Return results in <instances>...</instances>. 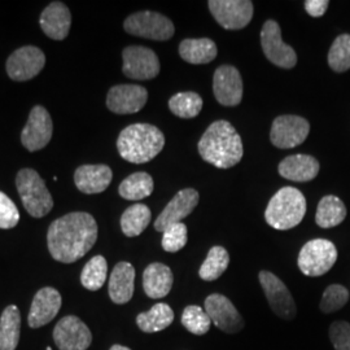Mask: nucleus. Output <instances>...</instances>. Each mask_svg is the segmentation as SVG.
<instances>
[{
	"label": "nucleus",
	"instance_id": "0eeeda50",
	"mask_svg": "<svg viewBox=\"0 0 350 350\" xmlns=\"http://www.w3.org/2000/svg\"><path fill=\"white\" fill-rule=\"evenodd\" d=\"M126 31L135 37L152 40H169L174 36L175 27L172 20L161 13L138 12L129 16L124 24Z\"/></svg>",
	"mask_w": 350,
	"mask_h": 350
},
{
	"label": "nucleus",
	"instance_id": "7c9ffc66",
	"mask_svg": "<svg viewBox=\"0 0 350 350\" xmlns=\"http://www.w3.org/2000/svg\"><path fill=\"white\" fill-rule=\"evenodd\" d=\"M153 179L148 173L139 172L129 175L120 185L118 192L125 200L139 201L150 196L153 192Z\"/></svg>",
	"mask_w": 350,
	"mask_h": 350
},
{
	"label": "nucleus",
	"instance_id": "473e14b6",
	"mask_svg": "<svg viewBox=\"0 0 350 350\" xmlns=\"http://www.w3.org/2000/svg\"><path fill=\"white\" fill-rule=\"evenodd\" d=\"M169 108L179 118H195L200 114L202 109V99L199 94L192 91L178 92L170 98Z\"/></svg>",
	"mask_w": 350,
	"mask_h": 350
},
{
	"label": "nucleus",
	"instance_id": "5701e85b",
	"mask_svg": "<svg viewBox=\"0 0 350 350\" xmlns=\"http://www.w3.org/2000/svg\"><path fill=\"white\" fill-rule=\"evenodd\" d=\"M135 269L131 263L118 262L109 276V297L117 305H124L133 299L135 289Z\"/></svg>",
	"mask_w": 350,
	"mask_h": 350
},
{
	"label": "nucleus",
	"instance_id": "a19ab883",
	"mask_svg": "<svg viewBox=\"0 0 350 350\" xmlns=\"http://www.w3.org/2000/svg\"><path fill=\"white\" fill-rule=\"evenodd\" d=\"M328 5H329V1H327V0H306L305 1V10L312 17L323 16Z\"/></svg>",
	"mask_w": 350,
	"mask_h": 350
},
{
	"label": "nucleus",
	"instance_id": "20e7f679",
	"mask_svg": "<svg viewBox=\"0 0 350 350\" xmlns=\"http://www.w3.org/2000/svg\"><path fill=\"white\" fill-rule=\"evenodd\" d=\"M306 213V199L300 189L280 188L269 202L265 219L275 230L286 231L300 225Z\"/></svg>",
	"mask_w": 350,
	"mask_h": 350
},
{
	"label": "nucleus",
	"instance_id": "9d476101",
	"mask_svg": "<svg viewBox=\"0 0 350 350\" xmlns=\"http://www.w3.org/2000/svg\"><path fill=\"white\" fill-rule=\"evenodd\" d=\"M208 5L215 21L226 30L244 29L253 17V3L250 0H211Z\"/></svg>",
	"mask_w": 350,
	"mask_h": 350
},
{
	"label": "nucleus",
	"instance_id": "f257e3e1",
	"mask_svg": "<svg viewBox=\"0 0 350 350\" xmlns=\"http://www.w3.org/2000/svg\"><path fill=\"white\" fill-rule=\"evenodd\" d=\"M98 240V224L88 213H69L51 224L47 234L49 250L53 260L77 262L85 257Z\"/></svg>",
	"mask_w": 350,
	"mask_h": 350
},
{
	"label": "nucleus",
	"instance_id": "39448f33",
	"mask_svg": "<svg viewBox=\"0 0 350 350\" xmlns=\"http://www.w3.org/2000/svg\"><path fill=\"white\" fill-rule=\"evenodd\" d=\"M16 186L26 212L34 218L47 215L53 208V200L44 180L33 169H23L16 176Z\"/></svg>",
	"mask_w": 350,
	"mask_h": 350
},
{
	"label": "nucleus",
	"instance_id": "1a4fd4ad",
	"mask_svg": "<svg viewBox=\"0 0 350 350\" xmlns=\"http://www.w3.org/2000/svg\"><path fill=\"white\" fill-rule=\"evenodd\" d=\"M310 133V124L299 116L276 117L270 130V140L280 150H289L301 146Z\"/></svg>",
	"mask_w": 350,
	"mask_h": 350
},
{
	"label": "nucleus",
	"instance_id": "f704fd0d",
	"mask_svg": "<svg viewBox=\"0 0 350 350\" xmlns=\"http://www.w3.org/2000/svg\"><path fill=\"white\" fill-rule=\"evenodd\" d=\"M328 65L336 73H344L350 69V36H338L328 52Z\"/></svg>",
	"mask_w": 350,
	"mask_h": 350
},
{
	"label": "nucleus",
	"instance_id": "2eb2a0df",
	"mask_svg": "<svg viewBox=\"0 0 350 350\" xmlns=\"http://www.w3.org/2000/svg\"><path fill=\"white\" fill-rule=\"evenodd\" d=\"M205 312L217 328L226 334H238L244 328V321L235 305L224 295L213 293L205 300Z\"/></svg>",
	"mask_w": 350,
	"mask_h": 350
},
{
	"label": "nucleus",
	"instance_id": "b1692460",
	"mask_svg": "<svg viewBox=\"0 0 350 350\" xmlns=\"http://www.w3.org/2000/svg\"><path fill=\"white\" fill-rule=\"evenodd\" d=\"M173 283V271L163 263H150L143 273V288L150 299L166 297L172 291Z\"/></svg>",
	"mask_w": 350,
	"mask_h": 350
},
{
	"label": "nucleus",
	"instance_id": "f8f14e48",
	"mask_svg": "<svg viewBox=\"0 0 350 350\" xmlns=\"http://www.w3.org/2000/svg\"><path fill=\"white\" fill-rule=\"evenodd\" d=\"M260 283L271 310L284 321H292L296 317V304L287 286L270 271H261Z\"/></svg>",
	"mask_w": 350,
	"mask_h": 350
},
{
	"label": "nucleus",
	"instance_id": "e433bc0d",
	"mask_svg": "<svg viewBox=\"0 0 350 350\" xmlns=\"http://www.w3.org/2000/svg\"><path fill=\"white\" fill-rule=\"evenodd\" d=\"M348 300H349L348 289L340 284H332L325 289L319 308L323 313H335L341 308H344Z\"/></svg>",
	"mask_w": 350,
	"mask_h": 350
},
{
	"label": "nucleus",
	"instance_id": "72a5a7b5",
	"mask_svg": "<svg viewBox=\"0 0 350 350\" xmlns=\"http://www.w3.org/2000/svg\"><path fill=\"white\" fill-rule=\"evenodd\" d=\"M108 275V263L103 256H95L88 261L81 274V283L88 291H99Z\"/></svg>",
	"mask_w": 350,
	"mask_h": 350
},
{
	"label": "nucleus",
	"instance_id": "aec40b11",
	"mask_svg": "<svg viewBox=\"0 0 350 350\" xmlns=\"http://www.w3.org/2000/svg\"><path fill=\"white\" fill-rule=\"evenodd\" d=\"M63 299L57 289L46 287L39 289L31 302L27 323L30 328H40L53 321L62 309Z\"/></svg>",
	"mask_w": 350,
	"mask_h": 350
},
{
	"label": "nucleus",
	"instance_id": "c9c22d12",
	"mask_svg": "<svg viewBox=\"0 0 350 350\" xmlns=\"http://www.w3.org/2000/svg\"><path fill=\"white\" fill-rule=\"evenodd\" d=\"M182 325L187 329L188 332L202 336L206 332H209L212 321L209 315L198 305H189L182 314Z\"/></svg>",
	"mask_w": 350,
	"mask_h": 350
},
{
	"label": "nucleus",
	"instance_id": "79ce46f5",
	"mask_svg": "<svg viewBox=\"0 0 350 350\" xmlns=\"http://www.w3.org/2000/svg\"><path fill=\"white\" fill-rule=\"evenodd\" d=\"M109 350H131L129 349V348H126V347H122V345H113L112 348Z\"/></svg>",
	"mask_w": 350,
	"mask_h": 350
},
{
	"label": "nucleus",
	"instance_id": "ddd939ff",
	"mask_svg": "<svg viewBox=\"0 0 350 350\" xmlns=\"http://www.w3.org/2000/svg\"><path fill=\"white\" fill-rule=\"evenodd\" d=\"M53 340L60 350H88L92 342V334L78 317H64L53 329Z\"/></svg>",
	"mask_w": 350,
	"mask_h": 350
},
{
	"label": "nucleus",
	"instance_id": "bb28decb",
	"mask_svg": "<svg viewBox=\"0 0 350 350\" xmlns=\"http://www.w3.org/2000/svg\"><path fill=\"white\" fill-rule=\"evenodd\" d=\"M20 334L21 314L16 305H10L0 317V350H16Z\"/></svg>",
	"mask_w": 350,
	"mask_h": 350
},
{
	"label": "nucleus",
	"instance_id": "a211bd4d",
	"mask_svg": "<svg viewBox=\"0 0 350 350\" xmlns=\"http://www.w3.org/2000/svg\"><path fill=\"white\" fill-rule=\"evenodd\" d=\"M200 200V195L193 188L180 189L170 202L165 206L163 213L157 217L154 222V228L163 232L167 227L179 224L191 213L195 211Z\"/></svg>",
	"mask_w": 350,
	"mask_h": 350
},
{
	"label": "nucleus",
	"instance_id": "58836bf2",
	"mask_svg": "<svg viewBox=\"0 0 350 350\" xmlns=\"http://www.w3.org/2000/svg\"><path fill=\"white\" fill-rule=\"evenodd\" d=\"M18 221L20 213L16 204L4 192L0 191V228H13L18 224Z\"/></svg>",
	"mask_w": 350,
	"mask_h": 350
},
{
	"label": "nucleus",
	"instance_id": "2f4dec72",
	"mask_svg": "<svg viewBox=\"0 0 350 350\" xmlns=\"http://www.w3.org/2000/svg\"><path fill=\"white\" fill-rule=\"evenodd\" d=\"M228 265H230L228 252L224 247L215 245L209 250L206 260L201 265L199 275L205 282L217 280L227 270Z\"/></svg>",
	"mask_w": 350,
	"mask_h": 350
},
{
	"label": "nucleus",
	"instance_id": "412c9836",
	"mask_svg": "<svg viewBox=\"0 0 350 350\" xmlns=\"http://www.w3.org/2000/svg\"><path fill=\"white\" fill-rule=\"evenodd\" d=\"M39 24L47 37L55 40H63L69 34L72 14L64 3L53 1L40 14Z\"/></svg>",
	"mask_w": 350,
	"mask_h": 350
},
{
	"label": "nucleus",
	"instance_id": "4be33fe9",
	"mask_svg": "<svg viewBox=\"0 0 350 350\" xmlns=\"http://www.w3.org/2000/svg\"><path fill=\"white\" fill-rule=\"evenodd\" d=\"M112 169L107 165H82L75 173L77 188L88 195L100 193L112 182Z\"/></svg>",
	"mask_w": 350,
	"mask_h": 350
},
{
	"label": "nucleus",
	"instance_id": "4c0bfd02",
	"mask_svg": "<svg viewBox=\"0 0 350 350\" xmlns=\"http://www.w3.org/2000/svg\"><path fill=\"white\" fill-rule=\"evenodd\" d=\"M187 226L182 222L167 227L163 231V241H161L163 250L169 253H176L183 250L187 244Z\"/></svg>",
	"mask_w": 350,
	"mask_h": 350
},
{
	"label": "nucleus",
	"instance_id": "f03ea898",
	"mask_svg": "<svg viewBox=\"0 0 350 350\" xmlns=\"http://www.w3.org/2000/svg\"><path fill=\"white\" fill-rule=\"evenodd\" d=\"M201 159L218 169H230L243 159V142L228 121H215L206 129L198 144Z\"/></svg>",
	"mask_w": 350,
	"mask_h": 350
},
{
	"label": "nucleus",
	"instance_id": "ea45409f",
	"mask_svg": "<svg viewBox=\"0 0 350 350\" xmlns=\"http://www.w3.org/2000/svg\"><path fill=\"white\" fill-rule=\"evenodd\" d=\"M329 338L335 350H350V325L338 321L329 327Z\"/></svg>",
	"mask_w": 350,
	"mask_h": 350
},
{
	"label": "nucleus",
	"instance_id": "4468645a",
	"mask_svg": "<svg viewBox=\"0 0 350 350\" xmlns=\"http://www.w3.org/2000/svg\"><path fill=\"white\" fill-rule=\"evenodd\" d=\"M46 64L43 51L34 46H25L14 51L7 60V73L17 82H25L42 72Z\"/></svg>",
	"mask_w": 350,
	"mask_h": 350
},
{
	"label": "nucleus",
	"instance_id": "cd10ccee",
	"mask_svg": "<svg viewBox=\"0 0 350 350\" xmlns=\"http://www.w3.org/2000/svg\"><path fill=\"white\" fill-rule=\"evenodd\" d=\"M174 312L167 304H156L146 313H140L137 317V325L143 332L154 334L160 332L173 323Z\"/></svg>",
	"mask_w": 350,
	"mask_h": 350
},
{
	"label": "nucleus",
	"instance_id": "a878e982",
	"mask_svg": "<svg viewBox=\"0 0 350 350\" xmlns=\"http://www.w3.org/2000/svg\"><path fill=\"white\" fill-rule=\"evenodd\" d=\"M217 46L209 38L185 39L179 44V55L188 64L202 65L212 63L217 57Z\"/></svg>",
	"mask_w": 350,
	"mask_h": 350
},
{
	"label": "nucleus",
	"instance_id": "c756f323",
	"mask_svg": "<svg viewBox=\"0 0 350 350\" xmlns=\"http://www.w3.org/2000/svg\"><path fill=\"white\" fill-rule=\"evenodd\" d=\"M152 213L144 204H134L126 209L121 217L122 232L129 238L139 237L150 225Z\"/></svg>",
	"mask_w": 350,
	"mask_h": 350
},
{
	"label": "nucleus",
	"instance_id": "6e6552de",
	"mask_svg": "<svg viewBox=\"0 0 350 350\" xmlns=\"http://www.w3.org/2000/svg\"><path fill=\"white\" fill-rule=\"evenodd\" d=\"M261 46L270 63L283 69H292L297 64L295 50L284 43L280 26L274 20H267L261 30Z\"/></svg>",
	"mask_w": 350,
	"mask_h": 350
},
{
	"label": "nucleus",
	"instance_id": "423d86ee",
	"mask_svg": "<svg viewBox=\"0 0 350 350\" xmlns=\"http://www.w3.org/2000/svg\"><path fill=\"white\" fill-rule=\"evenodd\" d=\"M336 260L338 250L332 241L314 239L301 248L297 263L304 275L322 276L334 267Z\"/></svg>",
	"mask_w": 350,
	"mask_h": 350
},
{
	"label": "nucleus",
	"instance_id": "dca6fc26",
	"mask_svg": "<svg viewBox=\"0 0 350 350\" xmlns=\"http://www.w3.org/2000/svg\"><path fill=\"white\" fill-rule=\"evenodd\" d=\"M52 133L53 125L50 113L46 108L36 105L29 114L27 124L21 133L23 146L30 152L42 150L50 143Z\"/></svg>",
	"mask_w": 350,
	"mask_h": 350
},
{
	"label": "nucleus",
	"instance_id": "f3484780",
	"mask_svg": "<svg viewBox=\"0 0 350 350\" xmlns=\"http://www.w3.org/2000/svg\"><path fill=\"white\" fill-rule=\"evenodd\" d=\"M213 92L217 101L225 107H237L241 103L243 79L235 66L222 65L214 72Z\"/></svg>",
	"mask_w": 350,
	"mask_h": 350
},
{
	"label": "nucleus",
	"instance_id": "6ab92c4d",
	"mask_svg": "<svg viewBox=\"0 0 350 350\" xmlns=\"http://www.w3.org/2000/svg\"><path fill=\"white\" fill-rule=\"evenodd\" d=\"M148 100L147 90L138 85H118L109 90L107 107L116 114H133L144 108Z\"/></svg>",
	"mask_w": 350,
	"mask_h": 350
},
{
	"label": "nucleus",
	"instance_id": "9b49d317",
	"mask_svg": "<svg viewBox=\"0 0 350 350\" xmlns=\"http://www.w3.org/2000/svg\"><path fill=\"white\" fill-rule=\"evenodd\" d=\"M122 72L127 78L148 81L160 73V62L153 51L142 46H130L122 52Z\"/></svg>",
	"mask_w": 350,
	"mask_h": 350
},
{
	"label": "nucleus",
	"instance_id": "393cba45",
	"mask_svg": "<svg viewBox=\"0 0 350 350\" xmlns=\"http://www.w3.org/2000/svg\"><path fill=\"white\" fill-rule=\"evenodd\" d=\"M319 163L309 154H292L279 163V174L292 182H310L319 173Z\"/></svg>",
	"mask_w": 350,
	"mask_h": 350
},
{
	"label": "nucleus",
	"instance_id": "7ed1b4c3",
	"mask_svg": "<svg viewBox=\"0 0 350 350\" xmlns=\"http://www.w3.org/2000/svg\"><path fill=\"white\" fill-rule=\"evenodd\" d=\"M165 146L161 130L150 124H134L124 129L117 140L120 156L133 163L152 161Z\"/></svg>",
	"mask_w": 350,
	"mask_h": 350
},
{
	"label": "nucleus",
	"instance_id": "c85d7f7f",
	"mask_svg": "<svg viewBox=\"0 0 350 350\" xmlns=\"http://www.w3.org/2000/svg\"><path fill=\"white\" fill-rule=\"evenodd\" d=\"M347 218V208L344 202L338 199V196L327 195L319 201L315 222L322 228H331L336 227Z\"/></svg>",
	"mask_w": 350,
	"mask_h": 350
}]
</instances>
